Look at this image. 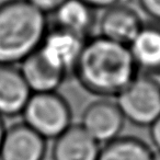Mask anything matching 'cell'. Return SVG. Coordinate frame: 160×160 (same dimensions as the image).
<instances>
[{"label": "cell", "instance_id": "cell-8", "mask_svg": "<svg viewBox=\"0 0 160 160\" xmlns=\"http://www.w3.org/2000/svg\"><path fill=\"white\" fill-rule=\"evenodd\" d=\"M47 140L23 122L7 127L0 160H44Z\"/></svg>", "mask_w": 160, "mask_h": 160}, {"label": "cell", "instance_id": "cell-2", "mask_svg": "<svg viewBox=\"0 0 160 160\" xmlns=\"http://www.w3.org/2000/svg\"><path fill=\"white\" fill-rule=\"evenodd\" d=\"M49 28L47 14L28 0L0 3V64L20 65L40 48Z\"/></svg>", "mask_w": 160, "mask_h": 160}, {"label": "cell", "instance_id": "cell-19", "mask_svg": "<svg viewBox=\"0 0 160 160\" xmlns=\"http://www.w3.org/2000/svg\"><path fill=\"white\" fill-rule=\"evenodd\" d=\"M6 124H5V120H3L2 116H0V149H1V145H2L3 142V137H5L6 134Z\"/></svg>", "mask_w": 160, "mask_h": 160}, {"label": "cell", "instance_id": "cell-14", "mask_svg": "<svg viewBox=\"0 0 160 160\" xmlns=\"http://www.w3.org/2000/svg\"><path fill=\"white\" fill-rule=\"evenodd\" d=\"M152 149L135 136H118L103 144L98 160H151Z\"/></svg>", "mask_w": 160, "mask_h": 160}, {"label": "cell", "instance_id": "cell-20", "mask_svg": "<svg viewBox=\"0 0 160 160\" xmlns=\"http://www.w3.org/2000/svg\"><path fill=\"white\" fill-rule=\"evenodd\" d=\"M151 160H160V151H158V150H157L156 152H153Z\"/></svg>", "mask_w": 160, "mask_h": 160}, {"label": "cell", "instance_id": "cell-12", "mask_svg": "<svg viewBox=\"0 0 160 160\" xmlns=\"http://www.w3.org/2000/svg\"><path fill=\"white\" fill-rule=\"evenodd\" d=\"M19 68L32 93L56 92L68 76L52 64L40 49L25 58Z\"/></svg>", "mask_w": 160, "mask_h": 160}, {"label": "cell", "instance_id": "cell-15", "mask_svg": "<svg viewBox=\"0 0 160 160\" xmlns=\"http://www.w3.org/2000/svg\"><path fill=\"white\" fill-rule=\"evenodd\" d=\"M142 11L150 21L160 22V0H137Z\"/></svg>", "mask_w": 160, "mask_h": 160}, {"label": "cell", "instance_id": "cell-3", "mask_svg": "<svg viewBox=\"0 0 160 160\" xmlns=\"http://www.w3.org/2000/svg\"><path fill=\"white\" fill-rule=\"evenodd\" d=\"M21 116L24 124L46 140H54L72 124L70 105L57 91L32 93Z\"/></svg>", "mask_w": 160, "mask_h": 160}, {"label": "cell", "instance_id": "cell-11", "mask_svg": "<svg viewBox=\"0 0 160 160\" xmlns=\"http://www.w3.org/2000/svg\"><path fill=\"white\" fill-rule=\"evenodd\" d=\"M128 49L139 73L160 76V22H144Z\"/></svg>", "mask_w": 160, "mask_h": 160}, {"label": "cell", "instance_id": "cell-17", "mask_svg": "<svg viewBox=\"0 0 160 160\" xmlns=\"http://www.w3.org/2000/svg\"><path fill=\"white\" fill-rule=\"evenodd\" d=\"M88 6L93 8L94 10L97 9H107L114 5H128L131 0H82Z\"/></svg>", "mask_w": 160, "mask_h": 160}, {"label": "cell", "instance_id": "cell-13", "mask_svg": "<svg viewBox=\"0 0 160 160\" xmlns=\"http://www.w3.org/2000/svg\"><path fill=\"white\" fill-rule=\"evenodd\" d=\"M54 24L83 38L92 36L97 25L96 10L82 0H67L53 13Z\"/></svg>", "mask_w": 160, "mask_h": 160}, {"label": "cell", "instance_id": "cell-1", "mask_svg": "<svg viewBox=\"0 0 160 160\" xmlns=\"http://www.w3.org/2000/svg\"><path fill=\"white\" fill-rule=\"evenodd\" d=\"M139 73L128 46L100 35L87 38L72 75L86 91L99 98H116Z\"/></svg>", "mask_w": 160, "mask_h": 160}, {"label": "cell", "instance_id": "cell-4", "mask_svg": "<svg viewBox=\"0 0 160 160\" xmlns=\"http://www.w3.org/2000/svg\"><path fill=\"white\" fill-rule=\"evenodd\" d=\"M125 120L148 127L160 116V82L156 77L138 73L116 97Z\"/></svg>", "mask_w": 160, "mask_h": 160}, {"label": "cell", "instance_id": "cell-16", "mask_svg": "<svg viewBox=\"0 0 160 160\" xmlns=\"http://www.w3.org/2000/svg\"><path fill=\"white\" fill-rule=\"evenodd\" d=\"M28 1L36 9L48 16L49 13L53 14L67 0H28Z\"/></svg>", "mask_w": 160, "mask_h": 160}, {"label": "cell", "instance_id": "cell-18", "mask_svg": "<svg viewBox=\"0 0 160 160\" xmlns=\"http://www.w3.org/2000/svg\"><path fill=\"white\" fill-rule=\"evenodd\" d=\"M148 128L151 142L157 148V150L160 151V116L149 125Z\"/></svg>", "mask_w": 160, "mask_h": 160}, {"label": "cell", "instance_id": "cell-5", "mask_svg": "<svg viewBox=\"0 0 160 160\" xmlns=\"http://www.w3.org/2000/svg\"><path fill=\"white\" fill-rule=\"evenodd\" d=\"M125 122L116 101L99 98L85 109L80 125L99 144H105L121 136Z\"/></svg>", "mask_w": 160, "mask_h": 160}, {"label": "cell", "instance_id": "cell-7", "mask_svg": "<svg viewBox=\"0 0 160 160\" xmlns=\"http://www.w3.org/2000/svg\"><path fill=\"white\" fill-rule=\"evenodd\" d=\"M97 25L99 30L98 35L118 44L128 46L144 25V21L129 5L118 3L103 10Z\"/></svg>", "mask_w": 160, "mask_h": 160}, {"label": "cell", "instance_id": "cell-9", "mask_svg": "<svg viewBox=\"0 0 160 160\" xmlns=\"http://www.w3.org/2000/svg\"><path fill=\"white\" fill-rule=\"evenodd\" d=\"M99 144L80 124H71L54 139L53 160H98Z\"/></svg>", "mask_w": 160, "mask_h": 160}, {"label": "cell", "instance_id": "cell-10", "mask_svg": "<svg viewBox=\"0 0 160 160\" xmlns=\"http://www.w3.org/2000/svg\"><path fill=\"white\" fill-rule=\"evenodd\" d=\"M31 96L20 68L17 65L0 64V116L21 115Z\"/></svg>", "mask_w": 160, "mask_h": 160}, {"label": "cell", "instance_id": "cell-6", "mask_svg": "<svg viewBox=\"0 0 160 160\" xmlns=\"http://www.w3.org/2000/svg\"><path fill=\"white\" fill-rule=\"evenodd\" d=\"M87 38L52 25L44 36L40 51L57 68L72 73Z\"/></svg>", "mask_w": 160, "mask_h": 160}]
</instances>
